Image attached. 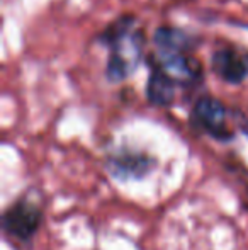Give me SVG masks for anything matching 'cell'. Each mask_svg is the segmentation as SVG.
I'll return each mask as SVG.
<instances>
[{"label": "cell", "instance_id": "6da1fadb", "mask_svg": "<svg viewBox=\"0 0 248 250\" xmlns=\"http://www.w3.org/2000/svg\"><path fill=\"white\" fill-rule=\"evenodd\" d=\"M134 22L131 16H123L99 36V41L111 46V55L107 60L106 75L111 82H121L129 77L138 66L143 51V34L133 33L131 26Z\"/></svg>", "mask_w": 248, "mask_h": 250}, {"label": "cell", "instance_id": "7a4b0ae2", "mask_svg": "<svg viewBox=\"0 0 248 250\" xmlns=\"http://www.w3.org/2000/svg\"><path fill=\"white\" fill-rule=\"evenodd\" d=\"M194 121L201 126L204 131L212 135L218 140H228L233 133L226 128V109L221 101L214 97L204 96L194 105Z\"/></svg>", "mask_w": 248, "mask_h": 250}, {"label": "cell", "instance_id": "3957f363", "mask_svg": "<svg viewBox=\"0 0 248 250\" xmlns=\"http://www.w3.org/2000/svg\"><path fill=\"white\" fill-rule=\"evenodd\" d=\"M152 65L158 66L165 72L175 83L189 85L201 77V65L197 60L189 56L187 53H165L158 51L156 58H152Z\"/></svg>", "mask_w": 248, "mask_h": 250}, {"label": "cell", "instance_id": "277c9868", "mask_svg": "<svg viewBox=\"0 0 248 250\" xmlns=\"http://www.w3.org/2000/svg\"><path fill=\"white\" fill-rule=\"evenodd\" d=\"M41 209L27 201L12 204L3 214V228L17 238H29L39 228Z\"/></svg>", "mask_w": 248, "mask_h": 250}, {"label": "cell", "instance_id": "5b68a950", "mask_svg": "<svg viewBox=\"0 0 248 250\" xmlns=\"http://www.w3.org/2000/svg\"><path fill=\"white\" fill-rule=\"evenodd\" d=\"M212 70L228 83H240L248 77V53L219 50L212 55Z\"/></svg>", "mask_w": 248, "mask_h": 250}, {"label": "cell", "instance_id": "8992f818", "mask_svg": "<svg viewBox=\"0 0 248 250\" xmlns=\"http://www.w3.org/2000/svg\"><path fill=\"white\" fill-rule=\"evenodd\" d=\"M146 96L148 101L155 105H169L175 97V82L158 66L152 65L150 79L146 83Z\"/></svg>", "mask_w": 248, "mask_h": 250}, {"label": "cell", "instance_id": "52a82bcc", "mask_svg": "<svg viewBox=\"0 0 248 250\" xmlns=\"http://www.w3.org/2000/svg\"><path fill=\"white\" fill-rule=\"evenodd\" d=\"M158 51L165 53H187L192 48V40L187 33L175 27H158L153 36Z\"/></svg>", "mask_w": 248, "mask_h": 250}]
</instances>
